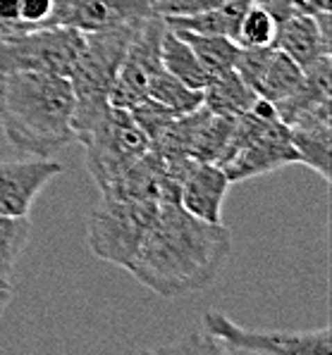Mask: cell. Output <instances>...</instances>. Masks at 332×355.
I'll use <instances>...</instances> for the list:
<instances>
[{"label": "cell", "instance_id": "52a82bcc", "mask_svg": "<svg viewBox=\"0 0 332 355\" xmlns=\"http://www.w3.org/2000/svg\"><path fill=\"white\" fill-rule=\"evenodd\" d=\"M84 34L69 26H36L0 36V72L31 69L69 79Z\"/></svg>", "mask_w": 332, "mask_h": 355}, {"label": "cell", "instance_id": "6da1fadb", "mask_svg": "<svg viewBox=\"0 0 332 355\" xmlns=\"http://www.w3.org/2000/svg\"><path fill=\"white\" fill-rule=\"evenodd\" d=\"M230 253V229L189 215L177 203V193H170L163 198L127 272L158 296L179 298L210 286Z\"/></svg>", "mask_w": 332, "mask_h": 355}, {"label": "cell", "instance_id": "4316f807", "mask_svg": "<svg viewBox=\"0 0 332 355\" xmlns=\"http://www.w3.org/2000/svg\"><path fill=\"white\" fill-rule=\"evenodd\" d=\"M8 303H10V300H3V298H0V313H3V308H5Z\"/></svg>", "mask_w": 332, "mask_h": 355}, {"label": "cell", "instance_id": "603a6c76", "mask_svg": "<svg viewBox=\"0 0 332 355\" xmlns=\"http://www.w3.org/2000/svg\"><path fill=\"white\" fill-rule=\"evenodd\" d=\"M56 0H19V21L26 29L43 26L51 17Z\"/></svg>", "mask_w": 332, "mask_h": 355}, {"label": "cell", "instance_id": "7a4b0ae2", "mask_svg": "<svg viewBox=\"0 0 332 355\" xmlns=\"http://www.w3.org/2000/svg\"><path fill=\"white\" fill-rule=\"evenodd\" d=\"M175 193L163 160L153 150L101 189L86 225V243L96 258L127 270L165 196Z\"/></svg>", "mask_w": 332, "mask_h": 355}, {"label": "cell", "instance_id": "9c48e42d", "mask_svg": "<svg viewBox=\"0 0 332 355\" xmlns=\"http://www.w3.org/2000/svg\"><path fill=\"white\" fill-rule=\"evenodd\" d=\"M167 24L160 15H153L146 21H141V26L134 34L132 43H129L127 53L122 58V64L117 69L115 86L110 94V105L115 107H134L139 101L146 98L149 91V81L160 64V41L165 34Z\"/></svg>", "mask_w": 332, "mask_h": 355}, {"label": "cell", "instance_id": "7402d4cb", "mask_svg": "<svg viewBox=\"0 0 332 355\" xmlns=\"http://www.w3.org/2000/svg\"><path fill=\"white\" fill-rule=\"evenodd\" d=\"M227 0H156L153 8L160 17H189L206 10H213Z\"/></svg>", "mask_w": 332, "mask_h": 355}, {"label": "cell", "instance_id": "4fadbf2b", "mask_svg": "<svg viewBox=\"0 0 332 355\" xmlns=\"http://www.w3.org/2000/svg\"><path fill=\"white\" fill-rule=\"evenodd\" d=\"M273 46L290 55L299 67H308L318 58L330 55V12H294L280 19Z\"/></svg>", "mask_w": 332, "mask_h": 355}, {"label": "cell", "instance_id": "8992f818", "mask_svg": "<svg viewBox=\"0 0 332 355\" xmlns=\"http://www.w3.org/2000/svg\"><path fill=\"white\" fill-rule=\"evenodd\" d=\"M204 338L210 351L217 353H249V355H330L332 353V331L323 329L306 331H265L247 329L237 324L220 310H206Z\"/></svg>", "mask_w": 332, "mask_h": 355}, {"label": "cell", "instance_id": "9a60e30c", "mask_svg": "<svg viewBox=\"0 0 332 355\" xmlns=\"http://www.w3.org/2000/svg\"><path fill=\"white\" fill-rule=\"evenodd\" d=\"M290 139L299 153V165L311 167L323 182H330L332 122H311L290 127Z\"/></svg>", "mask_w": 332, "mask_h": 355}, {"label": "cell", "instance_id": "277c9868", "mask_svg": "<svg viewBox=\"0 0 332 355\" xmlns=\"http://www.w3.org/2000/svg\"><path fill=\"white\" fill-rule=\"evenodd\" d=\"M139 26L81 31L84 43H81L72 74H69V84H72L74 94L72 127L74 134H77V144L103 117V112L110 107V94L113 86H115L117 69Z\"/></svg>", "mask_w": 332, "mask_h": 355}, {"label": "cell", "instance_id": "5b68a950", "mask_svg": "<svg viewBox=\"0 0 332 355\" xmlns=\"http://www.w3.org/2000/svg\"><path fill=\"white\" fill-rule=\"evenodd\" d=\"M84 146V162L98 189L122 177L151 150L149 136L137 124L127 107L110 105L103 117L79 141Z\"/></svg>", "mask_w": 332, "mask_h": 355}, {"label": "cell", "instance_id": "2e32d148", "mask_svg": "<svg viewBox=\"0 0 332 355\" xmlns=\"http://www.w3.org/2000/svg\"><path fill=\"white\" fill-rule=\"evenodd\" d=\"M251 0H227V3L217 5L213 10H206L199 15H189V17H163L167 26L172 29H187L196 34H217V36H230L235 41L237 24L242 19L244 10L249 8Z\"/></svg>", "mask_w": 332, "mask_h": 355}, {"label": "cell", "instance_id": "ac0fdd59", "mask_svg": "<svg viewBox=\"0 0 332 355\" xmlns=\"http://www.w3.org/2000/svg\"><path fill=\"white\" fill-rule=\"evenodd\" d=\"M160 64L165 72H170L172 76H177L179 81H184L192 89H204L208 74L201 67V62L196 60L194 51L187 46V41H182L175 31L167 26L165 34L160 41Z\"/></svg>", "mask_w": 332, "mask_h": 355}, {"label": "cell", "instance_id": "3957f363", "mask_svg": "<svg viewBox=\"0 0 332 355\" xmlns=\"http://www.w3.org/2000/svg\"><path fill=\"white\" fill-rule=\"evenodd\" d=\"M74 94L67 76L15 69L0 72V131L17 150L53 157L77 144Z\"/></svg>", "mask_w": 332, "mask_h": 355}, {"label": "cell", "instance_id": "5bb4252c", "mask_svg": "<svg viewBox=\"0 0 332 355\" xmlns=\"http://www.w3.org/2000/svg\"><path fill=\"white\" fill-rule=\"evenodd\" d=\"M201 94H204V107L217 114H227V117L249 112L254 107L256 98H258L251 86L237 74V69H227V72L208 76Z\"/></svg>", "mask_w": 332, "mask_h": 355}, {"label": "cell", "instance_id": "44dd1931", "mask_svg": "<svg viewBox=\"0 0 332 355\" xmlns=\"http://www.w3.org/2000/svg\"><path fill=\"white\" fill-rule=\"evenodd\" d=\"M31 236L29 217L0 215V277L13 279V272Z\"/></svg>", "mask_w": 332, "mask_h": 355}, {"label": "cell", "instance_id": "d4e9b609", "mask_svg": "<svg viewBox=\"0 0 332 355\" xmlns=\"http://www.w3.org/2000/svg\"><path fill=\"white\" fill-rule=\"evenodd\" d=\"M294 12H304V15L332 12V3L330 0H294Z\"/></svg>", "mask_w": 332, "mask_h": 355}, {"label": "cell", "instance_id": "d6986e66", "mask_svg": "<svg viewBox=\"0 0 332 355\" xmlns=\"http://www.w3.org/2000/svg\"><path fill=\"white\" fill-rule=\"evenodd\" d=\"M146 98L156 101L158 105H163L165 110H170L172 114H184L192 112L196 107L204 105V94L199 89H192L184 81H179L177 76H172L165 69H158L149 81V91Z\"/></svg>", "mask_w": 332, "mask_h": 355}, {"label": "cell", "instance_id": "484cf974", "mask_svg": "<svg viewBox=\"0 0 332 355\" xmlns=\"http://www.w3.org/2000/svg\"><path fill=\"white\" fill-rule=\"evenodd\" d=\"M10 296H13V279H3L0 277V298L10 300Z\"/></svg>", "mask_w": 332, "mask_h": 355}, {"label": "cell", "instance_id": "cb8c5ba5", "mask_svg": "<svg viewBox=\"0 0 332 355\" xmlns=\"http://www.w3.org/2000/svg\"><path fill=\"white\" fill-rule=\"evenodd\" d=\"M0 24L8 34H17V31H26L19 21V0H0Z\"/></svg>", "mask_w": 332, "mask_h": 355}, {"label": "cell", "instance_id": "30bf717a", "mask_svg": "<svg viewBox=\"0 0 332 355\" xmlns=\"http://www.w3.org/2000/svg\"><path fill=\"white\" fill-rule=\"evenodd\" d=\"M156 0H56L43 26H69L77 31H108L139 26L153 17Z\"/></svg>", "mask_w": 332, "mask_h": 355}, {"label": "cell", "instance_id": "ffe728a7", "mask_svg": "<svg viewBox=\"0 0 332 355\" xmlns=\"http://www.w3.org/2000/svg\"><path fill=\"white\" fill-rule=\"evenodd\" d=\"M280 19L258 0H251L244 10L235 31V43L239 48H268L275 43Z\"/></svg>", "mask_w": 332, "mask_h": 355}, {"label": "cell", "instance_id": "ba28073f", "mask_svg": "<svg viewBox=\"0 0 332 355\" xmlns=\"http://www.w3.org/2000/svg\"><path fill=\"white\" fill-rule=\"evenodd\" d=\"M177 193V203L204 222H222V205H225L227 191L232 182L222 167L213 162H201L192 157L163 162Z\"/></svg>", "mask_w": 332, "mask_h": 355}, {"label": "cell", "instance_id": "8fae6325", "mask_svg": "<svg viewBox=\"0 0 332 355\" xmlns=\"http://www.w3.org/2000/svg\"><path fill=\"white\" fill-rule=\"evenodd\" d=\"M235 69L256 96L270 101L273 105L290 98L304 79V69L275 46L239 48Z\"/></svg>", "mask_w": 332, "mask_h": 355}, {"label": "cell", "instance_id": "7c38bea8", "mask_svg": "<svg viewBox=\"0 0 332 355\" xmlns=\"http://www.w3.org/2000/svg\"><path fill=\"white\" fill-rule=\"evenodd\" d=\"M63 172V162L53 157L0 160V215L29 217L39 193Z\"/></svg>", "mask_w": 332, "mask_h": 355}, {"label": "cell", "instance_id": "e0dca14e", "mask_svg": "<svg viewBox=\"0 0 332 355\" xmlns=\"http://www.w3.org/2000/svg\"><path fill=\"white\" fill-rule=\"evenodd\" d=\"M172 31H175L182 41H187V46L194 51L196 60H199L201 67L206 69V74L208 76L227 72V69H235L239 46L232 41L230 36L196 34V31H187V29H172Z\"/></svg>", "mask_w": 332, "mask_h": 355}]
</instances>
